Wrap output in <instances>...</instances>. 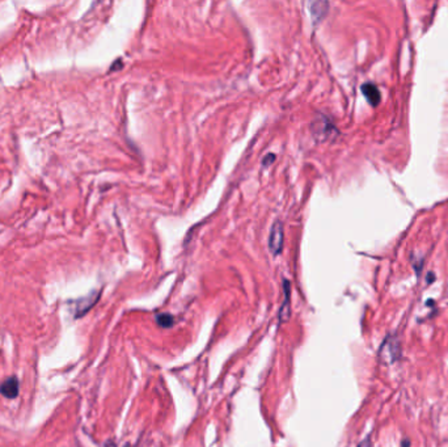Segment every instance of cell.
Listing matches in <instances>:
<instances>
[{
  "mask_svg": "<svg viewBox=\"0 0 448 447\" xmlns=\"http://www.w3.org/2000/svg\"><path fill=\"white\" fill-rule=\"evenodd\" d=\"M400 355V344L396 337H387L380 348V358L385 363H393Z\"/></svg>",
  "mask_w": 448,
  "mask_h": 447,
  "instance_id": "obj_1",
  "label": "cell"
},
{
  "mask_svg": "<svg viewBox=\"0 0 448 447\" xmlns=\"http://www.w3.org/2000/svg\"><path fill=\"white\" fill-rule=\"evenodd\" d=\"M283 247V226L280 222H275L269 236V248L273 255H279Z\"/></svg>",
  "mask_w": 448,
  "mask_h": 447,
  "instance_id": "obj_2",
  "label": "cell"
},
{
  "mask_svg": "<svg viewBox=\"0 0 448 447\" xmlns=\"http://www.w3.org/2000/svg\"><path fill=\"white\" fill-rule=\"evenodd\" d=\"M0 393L4 397L15 399L19 395V380L16 377L7 378L3 383L0 384Z\"/></svg>",
  "mask_w": 448,
  "mask_h": 447,
  "instance_id": "obj_3",
  "label": "cell"
},
{
  "mask_svg": "<svg viewBox=\"0 0 448 447\" xmlns=\"http://www.w3.org/2000/svg\"><path fill=\"white\" fill-rule=\"evenodd\" d=\"M308 10L313 23H320L328 13L329 4L327 2H311V3H308Z\"/></svg>",
  "mask_w": 448,
  "mask_h": 447,
  "instance_id": "obj_4",
  "label": "cell"
},
{
  "mask_svg": "<svg viewBox=\"0 0 448 447\" xmlns=\"http://www.w3.org/2000/svg\"><path fill=\"white\" fill-rule=\"evenodd\" d=\"M332 130H334L333 125L324 117L317 118L316 124H313V131H315L316 138L318 139H328L329 137H332Z\"/></svg>",
  "mask_w": 448,
  "mask_h": 447,
  "instance_id": "obj_5",
  "label": "cell"
},
{
  "mask_svg": "<svg viewBox=\"0 0 448 447\" xmlns=\"http://www.w3.org/2000/svg\"><path fill=\"white\" fill-rule=\"evenodd\" d=\"M362 93L364 95L365 100L371 104L372 106L379 105V102L382 100V95H380V91H379L378 87L372 83H365L362 86Z\"/></svg>",
  "mask_w": 448,
  "mask_h": 447,
  "instance_id": "obj_6",
  "label": "cell"
},
{
  "mask_svg": "<svg viewBox=\"0 0 448 447\" xmlns=\"http://www.w3.org/2000/svg\"><path fill=\"white\" fill-rule=\"evenodd\" d=\"M97 299H99V294H96L95 293V294L89 295V297L79 300V302H77V307H76V311H77L76 316L79 317V316H82V315H84V313H86L87 311H88L89 308H91V307H92L93 304L97 302Z\"/></svg>",
  "mask_w": 448,
  "mask_h": 447,
  "instance_id": "obj_7",
  "label": "cell"
},
{
  "mask_svg": "<svg viewBox=\"0 0 448 447\" xmlns=\"http://www.w3.org/2000/svg\"><path fill=\"white\" fill-rule=\"evenodd\" d=\"M290 316V282H284V303L279 312L280 321H286Z\"/></svg>",
  "mask_w": 448,
  "mask_h": 447,
  "instance_id": "obj_8",
  "label": "cell"
},
{
  "mask_svg": "<svg viewBox=\"0 0 448 447\" xmlns=\"http://www.w3.org/2000/svg\"><path fill=\"white\" fill-rule=\"evenodd\" d=\"M157 323H159V326L164 327V328H169L173 324V317L169 313H161V315L157 316Z\"/></svg>",
  "mask_w": 448,
  "mask_h": 447,
  "instance_id": "obj_9",
  "label": "cell"
},
{
  "mask_svg": "<svg viewBox=\"0 0 448 447\" xmlns=\"http://www.w3.org/2000/svg\"><path fill=\"white\" fill-rule=\"evenodd\" d=\"M358 447H371V446H370V439H369V438H367L365 441H363L362 443H360Z\"/></svg>",
  "mask_w": 448,
  "mask_h": 447,
  "instance_id": "obj_10",
  "label": "cell"
}]
</instances>
